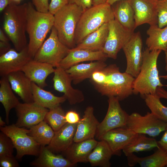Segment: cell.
<instances>
[{
  "mask_svg": "<svg viewBox=\"0 0 167 167\" xmlns=\"http://www.w3.org/2000/svg\"><path fill=\"white\" fill-rule=\"evenodd\" d=\"M6 76L1 77L0 79V102L5 111L6 122L9 123V115L11 109L15 108L20 103L15 96Z\"/></svg>",
  "mask_w": 167,
  "mask_h": 167,
  "instance_id": "cell-32",
  "label": "cell"
},
{
  "mask_svg": "<svg viewBox=\"0 0 167 167\" xmlns=\"http://www.w3.org/2000/svg\"><path fill=\"white\" fill-rule=\"evenodd\" d=\"M27 6V3L21 5L13 3L4 11L3 29L18 51L28 46L26 35Z\"/></svg>",
  "mask_w": 167,
  "mask_h": 167,
  "instance_id": "cell-4",
  "label": "cell"
},
{
  "mask_svg": "<svg viewBox=\"0 0 167 167\" xmlns=\"http://www.w3.org/2000/svg\"><path fill=\"white\" fill-rule=\"evenodd\" d=\"M97 142L94 138L73 142L65 151L62 153L66 158L75 165L79 162H87L88 157Z\"/></svg>",
  "mask_w": 167,
  "mask_h": 167,
  "instance_id": "cell-23",
  "label": "cell"
},
{
  "mask_svg": "<svg viewBox=\"0 0 167 167\" xmlns=\"http://www.w3.org/2000/svg\"><path fill=\"white\" fill-rule=\"evenodd\" d=\"M14 145L11 139L1 131L0 133V157L13 155Z\"/></svg>",
  "mask_w": 167,
  "mask_h": 167,
  "instance_id": "cell-38",
  "label": "cell"
},
{
  "mask_svg": "<svg viewBox=\"0 0 167 167\" xmlns=\"http://www.w3.org/2000/svg\"><path fill=\"white\" fill-rule=\"evenodd\" d=\"M166 167H167V165H166Z\"/></svg>",
  "mask_w": 167,
  "mask_h": 167,
  "instance_id": "cell-55",
  "label": "cell"
},
{
  "mask_svg": "<svg viewBox=\"0 0 167 167\" xmlns=\"http://www.w3.org/2000/svg\"><path fill=\"white\" fill-rule=\"evenodd\" d=\"M103 61H96L87 63L78 64L66 71L70 75L73 83L77 84L87 79H90L95 71L107 66Z\"/></svg>",
  "mask_w": 167,
  "mask_h": 167,
  "instance_id": "cell-25",
  "label": "cell"
},
{
  "mask_svg": "<svg viewBox=\"0 0 167 167\" xmlns=\"http://www.w3.org/2000/svg\"><path fill=\"white\" fill-rule=\"evenodd\" d=\"M155 139L146 137L144 134H138L135 139L122 150L126 156L142 151H149L154 148H159Z\"/></svg>",
  "mask_w": 167,
  "mask_h": 167,
  "instance_id": "cell-33",
  "label": "cell"
},
{
  "mask_svg": "<svg viewBox=\"0 0 167 167\" xmlns=\"http://www.w3.org/2000/svg\"><path fill=\"white\" fill-rule=\"evenodd\" d=\"M114 19L112 6L105 3L84 10L76 29L75 42L79 44L88 35Z\"/></svg>",
  "mask_w": 167,
  "mask_h": 167,
  "instance_id": "cell-6",
  "label": "cell"
},
{
  "mask_svg": "<svg viewBox=\"0 0 167 167\" xmlns=\"http://www.w3.org/2000/svg\"><path fill=\"white\" fill-rule=\"evenodd\" d=\"M46 63L31 59L24 67L22 71L32 82L42 88L47 86L46 79L55 69Z\"/></svg>",
  "mask_w": 167,
  "mask_h": 167,
  "instance_id": "cell-20",
  "label": "cell"
},
{
  "mask_svg": "<svg viewBox=\"0 0 167 167\" xmlns=\"http://www.w3.org/2000/svg\"><path fill=\"white\" fill-rule=\"evenodd\" d=\"M15 3L17 4H19L21 0H13Z\"/></svg>",
  "mask_w": 167,
  "mask_h": 167,
  "instance_id": "cell-54",
  "label": "cell"
},
{
  "mask_svg": "<svg viewBox=\"0 0 167 167\" xmlns=\"http://www.w3.org/2000/svg\"><path fill=\"white\" fill-rule=\"evenodd\" d=\"M13 91L25 103L34 102L32 82L22 71L11 73L6 76Z\"/></svg>",
  "mask_w": 167,
  "mask_h": 167,
  "instance_id": "cell-21",
  "label": "cell"
},
{
  "mask_svg": "<svg viewBox=\"0 0 167 167\" xmlns=\"http://www.w3.org/2000/svg\"><path fill=\"white\" fill-rule=\"evenodd\" d=\"M0 130L12 140L16 150L15 157L17 159H21L26 155L38 156L41 146L28 134L29 129L13 124L0 127Z\"/></svg>",
  "mask_w": 167,
  "mask_h": 167,
  "instance_id": "cell-7",
  "label": "cell"
},
{
  "mask_svg": "<svg viewBox=\"0 0 167 167\" xmlns=\"http://www.w3.org/2000/svg\"><path fill=\"white\" fill-rule=\"evenodd\" d=\"M54 74L53 80L54 89L63 93L70 105H75L84 101L83 93L81 90L72 87L71 78L66 70L58 66L56 67Z\"/></svg>",
  "mask_w": 167,
  "mask_h": 167,
  "instance_id": "cell-14",
  "label": "cell"
},
{
  "mask_svg": "<svg viewBox=\"0 0 167 167\" xmlns=\"http://www.w3.org/2000/svg\"><path fill=\"white\" fill-rule=\"evenodd\" d=\"M68 3L75 4L84 11L92 6V0H68Z\"/></svg>",
  "mask_w": 167,
  "mask_h": 167,
  "instance_id": "cell-43",
  "label": "cell"
},
{
  "mask_svg": "<svg viewBox=\"0 0 167 167\" xmlns=\"http://www.w3.org/2000/svg\"><path fill=\"white\" fill-rule=\"evenodd\" d=\"M13 3H15L13 0H0V12H2L8 6Z\"/></svg>",
  "mask_w": 167,
  "mask_h": 167,
  "instance_id": "cell-46",
  "label": "cell"
},
{
  "mask_svg": "<svg viewBox=\"0 0 167 167\" xmlns=\"http://www.w3.org/2000/svg\"><path fill=\"white\" fill-rule=\"evenodd\" d=\"M108 33V23L88 35L75 47L92 51H102Z\"/></svg>",
  "mask_w": 167,
  "mask_h": 167,
  "instance_id": "cell-27",
  "label": "cell"
},
{
  "mask_svg": "<svg viewBox=\"0 0 167 167\" xmlns=\"http://www.w3.org/2000/svg\"><path fill=\"white\" fill-rule=\"evenodd\" d=\"M32 4L37 11L47 13L49 12V0H32Z\"/></svg>",
  "mask_w": 167,
  "mask_h": 167,
  "instance_id": "cell-41",
  "label": "cell"
},
{
  "mask_svg": "<svg viewBox=\"0 0 167 167\" xmlns=\"http://www.w3.org/2000/svg\"><path fill=\"white\" fill-rule=\"evenodd\" d=\"M121 0H107L106 3L112 6L116 2Z\"/></svg>",
  "mask_w": 167,
  "mask_h": 167,
  "instance_id": "cell-50",
  "label": "cell"
},
{
  "mask_svg": "<svg viewBox=\"0 0 167 167\" xmlns=\"http://www.w3.org/2000/svg\"><path fill=\"white\" fill-rule=\"evenodd\" d=\"M77 124L66 123L58 131L47 148L54 153L62 152L74 142Z\"/></svg>",
  "mask_w": 167,
  "mask_h": 167,
  "instance_id": "cell-22",
  "label": "cell"
},
{
  "mask_svg": "<svg viewBox=\"0 0 167 167\" xmlns=\"http://www.w3.org/2000/svg\"><path fill=\"white\" fill-rule=\"evenodd\" d=\"M161 51H150L147 48L144 50L140 70L133 83V94H139L144 97L148 94H156L158 87L164 86L161 82L157 65Z\"/></svg>",
  "mask_w": 167,
  "mask_h": 167,
  "instance_id": "cell-2",
  "label": "cell"
},
{
  "mask_svg": "<svg viewBox=\"0 0 167 167\" xmlns=\"http://www.w3.org/2000/svg\"><path fill=\"white\" fill-rule=\"evenodd\" d=\"M37 158L30 163L35 167H72L75 166L63 155H56L46 146H41Z\"/></svg>",
  "mask_w": 167,
  "mask_h": 167,
  "instance_id": "cell-24",
  "label": "cell"
},
{
  "mask_svg": "<svg viewBox=\"0 0 167 167\" xmlns=\"http://www.w3.org/2000/svg\"><path fill=\"white\" fill-rule=\"evenodd\" d=\"M107 58L102 51H92L74 48L70 49L68 54L61 61L58 66L66 70L81 62L105 61Z\"/></svg>",
  "mask_w": 167,
  "mask_h": 167,
  "instance_id": "cell-19",
  "label": "cell"
},
{
  "mask_svg": "<svg viewBox=\"0 0 167 167\" xmlns=\"http://www.w3.org/2000/svg\"><path fill=\"white\" fill-rule=\"evenodd\" d=\"M34 102L49 109L60 105L66 100L65 96H55L50 92L43 89L35 83L32 82Z\"/></svg>",
  "mask_w": 167,
  "mask_h": 167,
  "instance_id": "cell-30",
  "label": "cell"
},
{
  "mask_svg": "<svg viewBox=\"0 0 167 167\" xmlns=\"http://www.w3.org/2000/svg\"><path fill=\"white\" fill-rule=\"evenodd\" d=\"M0 41L4 42H8V39L6 36L3 31L0 29Z\"/></svg>",
  "mask_w": 167,
  "mask_h": 167,
  "instance_id": "cell-48",
  "label": "cell"
},
{
  "mask_svg": "<svg viewBox=\"0 0 167 167\" xmlns=\"http://www.w3.org/2000/svg\"><path fill=\"white\" fill-rule=\"evenodd\" d=\"M102 71L105 74L103 81L99 84H93L102 95L114 96L120 101L133 94L134 77L126 72H120L115 64L107 66Z\"/></svg>",
  "mask_w": 167,
  "mask_h": 167,
  "instance_id": "cell-1",
  "label": "cell"
},
{
  "mask_svg": "<svg viewBox=\"0 0 167 167\" xmlns=\"http://www.w3.org/2000/svg\"><path fill=\"white\" fill-rule=\"evenodd\" d=\"M29 129L28 134L42 146L49 145L55 134L53 129L44 120Z\"/></svg>",
  "mask_w": 167,
  "mask_h": 167,
  "instance_id": "cell-34",
  "label": "cell"
},
{
  "mask_svg": "<svg viewBox=\"0 0 167 167\" xmlns=\"http://www.w3.org/2000/svg\"><path fill=\"white\" fill-rule=\"evenodd\" d=\"M165 69L166 71H167V50L165 51Z\"/></svg>",
  "mask_w": 167,
  "mask_h": 167,
  "instance_id": "cell-52",
  "label": "cell"
},
{
  "mask_svg": "<svg viewBox=\"0 0 167 167\" xmlns=\"http://www.w3.org/2000/svg\"><path fill=\"white\" fill-rule=\"evenodd\" d=\"M156 93L161 98L167 99V91L162 87H158L156 89Z\"/></svg>",
  "mask_w": 167,
  "mask_h": 167,
  "instance_id": "cell-47",
  "label": "cell"
},
{
  "mask_svg": "<svg viewBox=\"0 0 167 167\" xmlns=\"http://www.w3.org/2000/svg\"><path fill=\"white\" fill-rule=\"evenodd\" d=\"M15 109L17 118L15 125L28 128L44 120L49 111L34 102L20 103Z\"/></svg>",
  "mask_w": 167,
  "mask_h": 167,
  "instance_id": "cell-13",
  "label": "cell"
},
{
  "mask_svg": "<svg viewBox=\"0 0 167 167\" xmlns=\"http://www.w3.org/2000/svg\"><path fill=\"white\" fill-rule=\"evenodd\" d=\"M27 4L26 32L29 38L28 47L29 53L33 59L54 26V16L49 12L37 11L30 2Z\"/></svg>",
  "mask_w": 167,
  "mask_h": 167,
  "instance_id": "cell-3",
  "label": "cell"
},
{
  "mask_svg": "<svg viewBox=\"0 0 167 167\" xmlns=\"http://www.w3.org/2000/svg\"><path fill=\"white\" fill-rule=\"evenodd\" d=\"M138 134L126 127H121L107 131L99 140H104L107 143L113 155L120 156L122 151L135 139Z\"/></svg>",
  "mask_w": 167,
  "mask_h": 167,
  "instance_id": "cell-16",
  "label": "cell"
},
{
  "mask_svg": "<svg viewBox=\"0 0 167 167\" xmlns=\"http://www.w3.org/2000/svg\"><path fill=\"white\" fill-rule=\"evenodd\" d=\"M6 122H4L2 119L1 116H0V127H3L6 126Z\"/></svg>",
  "mask_w": 167,
  "mask_h": 167,
  "instance_id": "cell-51",
  "label": "cell"
},
{
  "mask_svg": "<svg viewBox=\"0 0 167 167\" xmlns=\"http://www.w3.org/2000/svg\"><path fill=\"white\" fill-rule=\"evenodd\" d=\"M19 166L17 159L13 155L0 157V167H18Z\"/></svg>",
  "mask_w": 167,
  "mask_h": 167,
  "instance_id": "cell-39",
  "label": "cell"
},
{
  "mask_svg": "<svg viewBox=\"0 0 167 167\" xmlns=\"http://www.w3.org/2000/svg\"><path fill=\"white\" fill-rule=\"evenodd\" d=\"M99 123L94 115L93 108L87 107L82 118L77 124L74 142L94 138Z\"/></svg>",
  "mask_w": 167,
  "mask_h": 167,
  "instance_id": "cell-18",
  "label": "cell"
},
{
  "mask_svg": "<svg viewBox=\"0 0 167 167\" xmlns=\"http://www.w3.org/2000/svg\"><path fill=\"white\" fill-rule=\"evenodd\" d=\"M126 156L130 167L137 164L141 167H164L167 165V152L160 147L152 154L146 157H139L134 153Z\"/></svg>",
  "mask_w": 167,
  "mask_h": 167,
  "instance_id": "cell-26",
  "label": "cell"
},
{
  "mask_svg": "<svg viewBox=\"0 0 167 167\" xmlns=\"http://www.w3.org/2000/svg\"><path fill=\"white\" fill-rule=\"evenodd\" d=\"M160 78L167 79V75L160 76Z\"/></svg>",
  "mask_w": 167,
  "mask_h": 167,
  "instance_id": "cell-53",
  "label": "cell"
},
{
  "mask_svg": "<svg viewBox=\"0 0 167 167\" xmlns=\"http://www.w3.org/2000/svg\"><path fill=\"white\" fill-rule=\"evenodd\" d=\"M116 3L112 6L114 19L126 29L134 32L136 28L134 12L129 1L122 0Z\"/></svg>",
  "mask_w": 167,
  "mask_h": 167,
  "instance_id": "cell-28",
  "label": "cell"
},
{
  "mask_svg": "<svg viewBox=\"0 0 167 167\" xmlns=\"http://www.w3.org/2000/svg\"><path fill=\"white\" fill-rule=\"evenodd\" d=\"M107 0H92V6H96L106 3Z\"/></svg>",
  "mask_w": 167,
  "mask_h": 167,
  "instance_id": "cell-49",
  "label": "cell"
},
{
  "mask_svg": "<svg viewBox=\"0 0 167 167\" xmlns=\"http://www.w3.org/2000/svg\"><path fill=\"white\" fill-rule=\"evenodd\" d=\"M134 12L136 28L143 24H157L156 0H128Z\"/></svg>",
  "mask_w": 167,
  "mask_h": 167,
  "instance_id": "cell-17",
  "label": "cell"
},
{
  "mask_svg": "<svg viewBox=\"0 0 167 167\" xmlns=\"http://www.w3.org/2000/svg\"><path fill=\"white\" fill-rule=\"evenodd\" d=\"M65 118L67 123L71 124L77 123L80 119L79 114L73 110L68 111L65 113Z\"/></svg>",
  "mask_w": 167,
  "mask_h": 167,
  "instance_id": "cell-42",
  "label": "cell"
},
{
  "mask_svg": "<svg viewBox=\"0 0 167 167\" xmlns=\"http://www.w3.org/2000/svg\"><path fill=\"white\" fill-rule=\"evenodd\" d=\"M119 101L116 97H109L107 112L104 119L99 123L95 135L98 140L109 131L126 127L129 115L122 108Z\"/></svg>",
  "mask_w": 167,
  "mask_h": 167,
  "instance_id": "cell-10",
  "label": "cell"
},
{
  "mask_svg": "<svg viewBox=\"0 0 167 167\" xmlns=\"http://www.w3.org/2000/svg\"><path fill=\"white\" fill-rule=\"evenodd\" d=\"M68 3V0H51L49 3V12L54 15L63 7Z\"/></svg>",
  "mask_w": 167,
  "mask_h": 167,
  "instance_id": "cell-40",
  "label": "cell"
},
{
  "mask_svg": "<svg viewBox=\"0 0 167 167\" xmlns=\"http://www.w3.org/2000/svg\"><path fill=\"white\" fill-rule=\"evenodd\" d=\"M113 152L107 143L103 140H99L88 156L87 162L92 166L109 167Z\"/></svg>",
  "mask_w": 167,
  "mask_h": 167,
  "instance_id": "cell-29",
  "label": "cell"
},
{
  "mask_svg": "<svg viewBox=\"0 0 167 167\" xmlns=\"http://www.w3.org/2000/svg\"><path fill=\"white\" fill-rule=\"evenodd\" d=\"M160 140L157 141L159 147L167 152V122L166 130Z\"/></svg>",
  "mask_w": 167,
  "mask_h": 167,
  "instance_id": "cell-44",
  "label": "cell"
},
{
  "mask_svg": "<svg viewBox=\"0 0 167 167\" xmlns=\"http://www.w3.org/2000/svg\"><path fill=\"white\" fill-rule=\"evenodd\" d=\"M146 105L157 118L167 122V107L160 101L157 94H148L143 97Z\"/></svg>",
  "mask_w": 167,
  "mask_h": 167,
  "instance_id": "cell-35",
  "label": "cell"
},
{
  "mask_svg": "<svg viewBox=\"0 0 167 167\" xmlns=\"http://www.w3.org/2000/svg\"><path fill=\"white\" fill-rule=\"evenodd\" d=\"M166 123L151 112H147L144 116L134 112L129 115L126 127L137 134L154 137L165 130Z\"/></svg>",
  "mask_w": 167,
  "mask_h": 167,
  "instance_id": "cell-9",
  "label": "cell"
},
{
  "mask_svg": "<svg viewBox=\"0 0 167 167\" xmlns=\"http://www.w3.org/2000/svg\"><path fill=\"white\" fill-rule=\"evenodd\" d=\"M158 27L163 28L167 26V0H156Z\"/></svg>",
  "mask_w": 167,
  "mask_h": 167,
  "instance_id": "cell-37",
  "label": "cell"
},
{
  "mask_svg": "<svg viewBox=\"0 0 167 167\" xmlns=\"http://www.w3.org/2000/svg\"><path fill=\"white\" fill-rule=\"evenodd\" d=\"M84 10L74 4L68 3L54 15V27L60 41L70 49L76 46L75 32L80 18Z\"/></svg>",
  "mask_w": 167,
  "mask_h": 167,
  "instance_id": "cell-5",
  "label": "cell"
},
{
  "mask_svg": "<svg viewBox=\"0 0 167 167\" xmlns=\"http://www.w3.org/2000/svg\"><path fill=\"white\" fill-rule=\"evenodd\" d=\"M108 25V34L102 51L108 58L115 59L134 32L126 29L115 19L110 21Z\"/></svg>",
  "mask_w": 167,
  "mask_h": 167,
  "instance_id": "cell-11",
  "label": "cell"
},
{
  "mask_svg": "<svg viewBox=\"0 0 167 167\" xmlns=\"http://www.w3.org/2000/svg\"><path fill=\"white\" fill-rule=\"evenodd\" d=\"M70 49L60 41L57 31L53 26L49 36L44 41L33 59L56 67L67 54Z\"/></svg>",
  "mask_w": 167,
  "mask_h": 167,
  "instance_id": "cell-8",
  "label": "cell"
},
{
  "mask_svg": "<svg viewBox=\"0 0 167 167\" xmlns=\"http://www.w3.org/2000/svg\"><path fill=\"white\" fill-rule=\"evenodd\" d=\"M11 49V46L8 42L0 41V55L5 53Z\"/></svg>",
  "mask_w": 167,
  "mask_h": 167,
  "instance_id": "cell-45",
  "label": "cell"
},
{
  "mask_svg": "<svg viewBox=\"0 0 167 167\" xmlns=\"http://www.w3.org/2000/svg\"><path fill=\"white\" fill-rule=\"evenodd\" d=\"M147 34L146 44L150 51L167 50V26L160 28L157 24L151 25Z\"/></svg>",
  "mask_w": 167,
  "mask_h": 167,
  "instance_id": "cell-31",
  "label": "cell"
},
{
  "mask_svg": "<svg viewBox=\"0 0 167 167\" xmlns=\"http://www.w3.org/2000/svg\"><path fill=\"white\" fill-rule=\"evenodd\" d=\"M139 32H134L122 49L126 60L125 72L135 78L139 73L143 61V43Z\"/></svg>",
  "mask_w": 167,
  "mask_h": 167,
  "instance_id": "cell-12",
  "label": "cell"
},
{
  "mask_svg": "<svg viewBox=\"0 0 167 167\" xmlns=\"http://www.w3.org/2000/svg\"><path fill=\"white\" fill-rule=\"evenodd\" d=\"M33 58L30 55L28 46L19 51L11 49L0 55V76H7L11 73L22 71L24 67Z\"/></svg>",
  "mask_w": 167,
  "mask_h": 167,
  "instance_id": "cell-15",
  "label": "cell"
},
{
  "mask_svg": "<svg viewBox=\"0 0 167 167\" xmlns=\"http://www.w3.org/2000/svg\"><path fill=\"white\" fill-rule=\"evenodd\" d=\"M65 113L60 105L49 109L46 113L44 121L56 132L63 126L66 122Z\"/></svg>",
  "mask_w": 167,
  "mask_h": 167,
  "instance_id": "cell-36",
  "label": "cell"
}]
</instances>
